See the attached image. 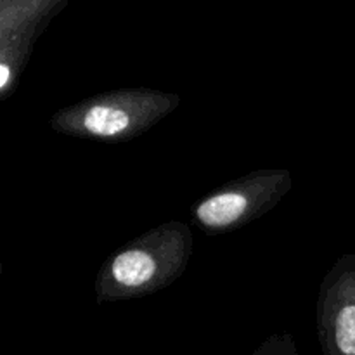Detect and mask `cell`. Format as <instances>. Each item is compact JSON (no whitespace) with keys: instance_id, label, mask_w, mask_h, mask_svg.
Returning <instances> with one entry per match:
<instances>
[{"instance_id":"obj_5","label":"cell","mask_w":355,"mask_h":355,"mask_svg":"<svg viewBox=\"0 0 355 355\" xmlns=\"http://www.w3.org/2000/svg\"><path fill=\"white\" fill-rule=\"evenodd\" d=\"M322 355H355V255L345 253L326 272L315 302Z\"/></svg>"},{"instance_id":"obj_3","label":"cell","mask_w":355,"mask_h":355,"mask_svg":"<svg viewBox=\"0 0 355 355\" xmlns=\"http://www.w3.org/2000/svg\"><path fill=\"white\" fill-rule=\"evenodd\" d=\"M291 187L288 168L255 170L205 194L191 207V217L207 234H229L269 214Z\"/></svg>"},{"instance_id":"obj_1","label":"cell","mask_w":355,"mask_h":355,"mask_svg":"<svg viewBox=\"0 0 355 355\" xmlns=\"http://www.w3.org/2000/svg\"><path fill=\"white\" fill-rule=\"evenodd\" d=\"M194 236L186 222H163L111 253L96 276L97 304H116L155 295L186 272Z\"/></svg>"},{"instance_id":"obj_4","label":"cell","mask_w":355,"mask_h":355,"mask_svg":"<svg viewBox=\"0 0 355 355\" xmlns=\"http://www.w3.org/2000/svg\"><path fill=\"white\" fill-rule=\"evenodd\" d=\"M68 0H2L0 2V97L16 92L33 45Z\"/></svg>"},{"instance_id":"obj_6","label":"cell","mask_w":355,"mask_h":355,"mask_svg":"<svg viewBox=\"0 0 355 355\" xmlns=\"http://www.w3.org/2000/svg\"><path fill=\"white\" fill-rule=\"evenodd\" d=\"M250 355H298L291 333H272Z\"/></svg>"},{"instance_id":"obj_2","label":"cell","mask_w":355,"mask_h":355,"mask_svg":"<svg viewBox=\"0 0 355 355\" xmlns=\"http://www.w3.org/2000/svg\"><path fill=\"white\" fill-rule=\"evenodd\" d=\"M180 106L173 92L128 87L85 97L51 116V128L73 139L120 144L151 130Z\"/></svg>"}]
</instances>
